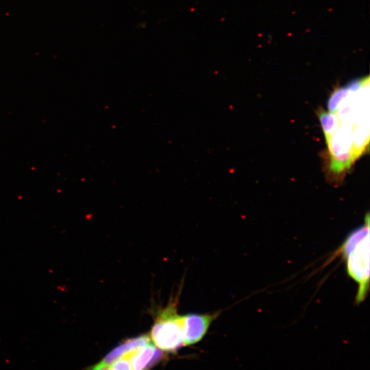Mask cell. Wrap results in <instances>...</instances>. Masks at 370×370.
<instances>
[{
  "mask_svg": "<svg viewBox=\"0 0 370 370\" xmlns=\"http://www.w3.org/2000/svg\"><path fill=\"white\" fill-rule=\"evenodd\" d=\"M219 314L220 312L217 311L213 313H188L182 315L184 344L190 345L201 340L211 323Z\"/></svg>",
  "mask_w": 370,
  "mask_h": 370,
  "instance_id": "3",
  "label": "cell"
},
{
  "mask_svg": "<svg viewBox=\"0 0 370 370\" xmlns=\"http://www.w3.org/2000/svg\"><path fill=\"white\" fill-rule=\"evenodd\" d=\"M150 342L151 341L149 336L145 334L125 340L110 351L99 362L92 367L90 370L108 367L117 359Z\"/></svg>",
  "mask_w": 370,
  "mask_h": 370,
  "instance_id": "5",
  "label": "cell"
},
{
  "mask_svg": "<svg viewBox=\"0 0 370 370\" xmlns=\"http://www.w3.org/2000/svg\"><path fill=\"white\" fill-rule=\"evenodd\" d=\"M95 370H109V369H108V367H104L97 369H95Z\"/></svg>",
  "mask_w": 370,
  "mask_h": 370,
  "instance_id": "7",
  "label": "cell"
},
{
  "mask_svg": "<svg viewBox=\"0 0 370 370\" xmlns=\"http://www.w3.org/2000/svg\"><path fill=\"white\" fill-rule=\"evenodd\" d=\"M109 370H133L128 354L117 359L108 366Z\"/></svg>",
  "mask_w": 370,
  "mask_h": 370,
  "instance_id": "6",
  "label": "cell"
},
{
  "mask_svg": "<svg viewBox=\"0 0 370 370\" xmlns=\"http://www.w3.org/2000/svg\"><path fill=\"white\" fill-rule=\"evenodd\" d=\"M133 370H149L163 357L161 349L151 342L128 354Z\"/></svg>",
  "mask_w": 370,
  "mask_h": 370,
  "instance_id": "4",
  "label": "cell"
},
{
  "mask_svg": "<svg viewBox=\"0 0 370 370\" xmlns=\"http://www.w3.org/2000/svg\"><path fill=\"white\" fill-rule=\"evenodd\" d=\"M177 302L173 299L155 312L149 338L162 351L175 352L184 345L182 319L177 312Z\"/></svg>",
  "mask_w": 370,
  "mask_h": 370,
  "instance_id": "2",
  "label": "cell"
},
{
  "mask_svg": "<svg viewBox=\"0 0 370 370\" xmlns=\"http://www.w3.org/2000/svg\"><path fill=\"white\" fill-rule=\"evenodd\" d=\"M365 223L352 231L338 251L345 261L348 275L358 284L355 298L357 304L362 303L369 290V215Z\"/></svg>",
  "mask_w": 370,
  "mask_h": 370,
  "instance_id": "1",
  "label": "cell"
}]
</instances>
